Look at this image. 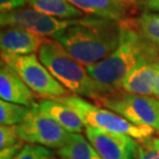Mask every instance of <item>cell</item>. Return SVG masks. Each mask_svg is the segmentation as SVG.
<instances>
[{
    "mask_svg": "<svg viewBox=\"0 0 159 159\" xmlns=\"http://www.w3.org/2000/svg\"><path fill=\"white\" fill-rule=\"evenodd\" d=\"M120 28L117 49L102 61L87 66L88 74L107 95L120 90L125 78L138 65L159 59V52L142 35L135 17L120 21Z\"/></svg>",
    "mask_w": 159,
    "mask_h": 159,
    "instance_id": "6da1fadb",
    "label": "cell"
},
{
    "mask_svg": "<svg viewBox=\"0 0 159 159\" xmlns=\"http://www.w3.org/2000/svg\"><path fill=\"white\" fill-rule=\"evenodd\" d=\"M120 22L85 16L72 20L70 26L53 37L84 66L110 56L120 43Z\"/></svg>",
    "mask_w": 159,
    "mask_h": 159,
    "instance_id": "7a4b0ae2",
    "label": "cell"
},
{
    "mask_svg": "<svg viewBox=\"0 0 159 159\" xmlns=\"http://www.w3.org/2000/svg\"><path fill=\"white\" fill-rule=\"evenodd\" d=\"M41 63L69 92L100 103L107 96L100 86L88 74L87 67L77 61L59 41L46 37L39 52Z\"/></svg>",
    "mask_w": 159,
    "mask_h": 159,
    "instance_id": "3957f363",
    "label": "cell"
},
{
    "mask_svg": "<svg viewBox=\"0 0 159 159\" xmlns=\"http://www.w3.org/2000/svg\"><path fill=\"white\" fill-rule=\"evenodd\" d=\"M65 103L78 114L86 127H94L106 131L131 136L136 142L143 143L153 138L155 130L147 125H136L109 109L100 107L78 95L56 98Z\"/></svg>",
    "mask_w": 159,
    "mask_h": 159,
    "instance_id": "277c9868",
    "label": "cell"
},
{
    "mask_svg": "<svg viewBox=\"0 0 159 159\" xmlns=\"http://www.w3.org/2000/svg\"><path fill=\"white\" fill-rule=\"evenodd\" d=\"M1 62L11 68L36 96L43 99H56L70 95V92L41 63L36 54L18 56L1 53Z\"/></svg>",
    "mask_w": 159,
    "mask_h": 159,
    "instance_id": "5b68a950",
    "label": "cell"
},
{
    "mask_svg": "<svg viewBox=\"0 0 159 159\" xmlns=\"http://www.w3.org/2000/svg\"><path fill=\"white\" fill-rule=\"evenodd\" d=\"M136 125H147L159 132V100L156 97L115 91L99 103Z\"/></svg>",
    "mask_w": 159,
    "mask_h": 159,
    "instance_id": "8992f818",
    "label": "cell"
},
{
    "mask_svg": "<svg viewBox=\"0 0 159 159\" xmlns=\"http://www.w3.org/2000/svg\"><path fill=\"white\" fill-rule=\"evenodd\" d=\"M21 139L49 149H60L67 143L70 133L39 109L30 107L23 122L18 125Z\"/></svg>",
    "mask_w": 159,
    "mask_h": 159,
    "instance_id": "52a82bcc",
    "label": "cell"
},
{
    "mask_svg": "<svg viewBox=\"0 0 159 159\" xmlns=\"http://www.w3.org/2000/svg\"><path fill=\"white\" fill-rule=\"evenodd\" d=\"M0 23L2 28H23L37 35L53 39L55 35L70 26L72 20L59 19L40 12L34 8L23 7L6 14H1Z\"/></svg>",
    "mask_w": 159,
    "mask_h": 159,
    "instance_id": "ba28073f",
    "label": "cell"
},
{
    "mask_svg": "<svg viewBox=\"0 0 159 159\" xmlns=\"http://www.w3.org/2000/svg\"><path fill=\"white\" fill-rule=\"evenodd\" d=\"M86 136L103 159H138V146L131 136L86 127Z\"/></svg>",
    "mask_w": 159,
    "mask_h": 159,
    "instance_id": "9c48e42d",
    "label": "cell"
},
{
    "mask_svg": "<svg viewBox=\"0 0 159 159\" xmlns=\"http://www.w3.org/2000/svg\"><path fill=\"white\" fill-rule=\"evenodd\" d=\"M84 14L116 22L136 17L139 0H67Z\"/></svg>",
    "mask_w": 159,
    "mask_h": 159,
    "instance_id": "30bf717a",
    "label": "cell"
},
{
    "mask_svg": "<svg viewBox=\"0 0 159 159\" xmlns=\"http://www.w3.org/2000/svg\"><path fill=\"white\" fill-rule=\"evenodd\" d=\"M0 97L7 102L27 107H34L39 104L35 93L11 68L2 62L0 67Z\"/></svg>",
    "mask_w": 159,
    "mask_h": 159,
    "instance_id": "8fae6325",
    "label": "cell"
},
{
    "mask_svg": "<svg viewBox=\"0 0 159 159\" xmlns=\"http://www.w3.org/2000/svg\"><path fill=\"white\" fill-rule=\"evenodd\" d=\"M46 37L37 35L23 28L4 27L0 34L1 53L11 55H30L39 52Z\"/></svg>",
    "mask_w": 159,
    "mask_h": 159,
    "instance_id": "7c38bea8",
    "label": "cell"
},
{
    "mask_svg": "<svg viewBox=\"0 0 159 159\" xmlns=\"http://www.w3.org/2000/svg\"><path fill=\"white\" fill-rule=\"evenodd\" d=\"M157 60L147 61L136 66L123 81L120 90L144 96L154 95L157 80Z\"/></svg>",
    "mask_w": 159,
    "mask_h": 159,
    "instance_id": "4fadbf2b",
    "label": "cell"
},
{
    "mask_svg": "<svg viewBox=\"0 0 159 159\" xmlns=\"http://www.w3.org/2000/svg\"><path fill=\"white\" fill-rule=\"evenodd\" d=\"M39 109L69 133L85 131L86 126L78 114L58 99H41L39 102Z\"/></svg>",
    "mask_w": 159,
    "mask_h": 159,
    "instance_id": "5bb4252c",
    "label": "cell"
},
{
    "mask_svg": "<svg viewBox=\"0 0 159 159\" xmlns=\"http://www.w3.org/2000/svg\"><path fill=\"white\" fill-rule=\"evenodd\" d=\"M26 1L27 4L31 6V8L59 19L74 20L86 16L67 0H26Z\"/></svg>",
    "mask_w": 159,
    "mask_h": 159,
    "instance_id": "9a60e30c",
    "label": "cell"
},
{
    "mask_svg": "<svg viewBox=\"0 0 159 159\" xmlns=\"http://www.w3.org/2000/svg\"><path fill=\"white\" fill-rule=\"evenodd\" d=\"M62 159H103L81 133H70L67 143L57 150Z\"/></svg>",
    "mask_w": 159,
    "mask_h": 159,
    "instance_id": "2e32d148",
    "label": "cell"
},
{
    "mask_svg": "<svg viewBox=\"0 0 159 159\" xmlns=\"http://www.w3.org/2000/svg\"><path fill=\"white\" fill-rule=\"evenodd\" d=\"M135 22L142 35L159 52V12L143 11Z\"/></svg>",
    "mask_w": 159,
    "mask_h": 159,
    "instance_id": "e0dca14e",
    "label": "cell"
},
{
    "mask_svg": "<svg viewBox=\"0 0 159 159\" xmlns=\"http://www.w3.org/2000/svg\"><path fill=\"white\" fill-rule=\"evenodd\" d=\"M30 107L21 104L0 101V123L1 125H19L27 116Z\"/></svg>",
    "mask_w": 159,
    "mask_h": 159,
    "instance_id": "ac0fdd59",
    "label": "cell"
},
{
    "mask_svg": "<svg viewBox=\"0 0 159 159\" xmlns=\"http://www.w3.org/2000/svg\"><path fill=\"white\" fill-rule=\"evenodd\" d=\"M55 156L51 149L40 145L27 144L15 159H53Z\"/></svg>",
    "mask_w": 159,
    "mask_h": 159,
    "instance_id": "d6986e66",
    "label": "cell"
},
{
    "mask_svg": "<svg viewBox=\"0 0 159 159\" xmlns=\"http://www.w3.org/2000/svg\"><path fill=\"white\" fill-rule=\"evenodd\" d=\"M138 159H159V136L139 143Z\"/></svg>",
    "mask_w": 159,
    "mask_h": 159,
    "instance_id": "ffe728a7",
    "label": "cell"
},
{
    "mask_svg": "<svg viewBox=\"0 0 159 159\" xmlns=\"http://www.w3.org/2000/svg\"><path fill=\"white\" fill-rule=\"evenodd\" d=\"M21 141L18 125H1L0 127V149H4Z\"/></svg>",
    "mask_w": 159,
    "mask_h": 159,
    "instance_id": "44dd1931",
    "label": "cell"
},
{
    "mask_svg": "<svg viewBox=\"0 0 159 159\" xmlns=\"http://www.w3.org/2000/svg\"><path fill=\"white\" fill-rule=\"evenodd\" d=\"M26 4V0H0V11L1 14H6L16 9L23 8Z\"/></svg>",
    "mask_w": 159,
    "mask_h": 159,
    "instance_id": "7402d4cb",
    "label": "cell"
},
{
    "mask_svg": "<svg viewBox=\"0 0 159 159\" xmlns=\"http://www.w3.org/2000/svg\"><path fill=\"white\" fill-rule=\"evenodd\" d=\"M24 146V141L21 139L19 143L11 146V147L0 149V159H15Z\"/></svg>",
    "mask_w": 159,
    "mask_h": 159,
    "instance_id": "603a6c76",
    "label": "cell"
},
{
    "mask_svg": "<svg viewBox=\"0 0 159 159\" xmlns=\"http://www.w3.org/2000/svg\"><path fill=\"white\" fill-rule=\"evenodd\" d=\"M141 11L159 12V0H139Z\"/></svg>",
    "mask_w": 159,
    "mask_h": 159,
    "instance_id": "cb8c5ba5",
    "label": "cell"
},
{
    "mask_svg": "<svg viewBox=\"0 0 159 159\" xmlns=\"http://www.w3.org/2000/svg\"><path fill=\"white\" fill-rule=\"evenodd\" d=\"M154 96L159 100V59L157 60V80H156V87H155Z\"/></svg>",
    "mask_w": 159,
    "mask_h": 159,
    "instance_id": "d4e9b609",
    "label": "cell"
},
{
    "mask_svg": "<svg viewBox=\"0 0 159 159\" xmlns=\"http://www.w3.org/2000/svg\"><path fill=\"white\" fill-rule=\"evenodd\" d=\"M53 159H62V158H60V157H56V156H54Z\"/></svg>",
    "mask_w": 159,
    "mask_h": 159,
    "instance_id": "484cf974",
    "label": "cell"
}]
</instances>
